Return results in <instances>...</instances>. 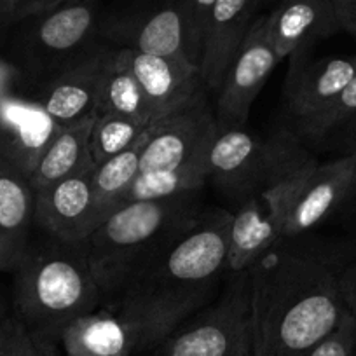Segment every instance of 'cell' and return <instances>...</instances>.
Listing matches in <instances>:
<instances>
[{"label": "cell", "mask_w": 356, "mask_h": 356, "mask_svg": "<svg viewBox=\"0 0 356 356\" xmlns=\"http://www.w3.org/2000/svg\"><path fill=\"white\" fill-rule=\"evenodd\" d=\"M6 316H8V313H6V307L0 304V320H2V318H6Z\"/></svg>", "instance_id": "36"}, {"label": "cell", "mask_w": 356, "mask_h": 356, "mask_svg": "<svg viewBox=\"0 0 356 356\" xmlns=\"http://www.w3.org/2000/svg\"><path fill=\"white\" fill-rule=\"evenodd\" d=\"M67 0H2L0 2V25L25 22L39 16Z\"/></svg>", "instance_id": "31"}, {"label": "cell", "mask_w": 356, "mask_h": 356, "mask_svg": "<svg viewBox=\"0 0 356 356\" xmlns=\"http://www.w3.org/2000/svg\"><path fill=\"white\" fill-rule=\"evenodd\" d=\"M147 131L140 142L129 147L124 152L111 157L105 163L95 166L93 171V191L97 201L98 220L102 222L119 208L122 196L140 173V157H142L143 143Z\"/></svg>", "instance_id": "24"}, {"label": "cell", "mask_w": 356, "mask_h": 356, "mask_svg": "<svg viewBox=\"0 0 356 356\" xmlns=\"http://www.w3.org/2000/svg\"><path fill=\"white\" fill-rule=\"evenodd\" d=\"M0 304H2V306H4V302H2V299H0Z\"/></svg>", "instance_id": "38"}, {"label": "cell", "mask_w": 356, "mask_h": 356, "mask_svg": "<svg viewBox=\"0 0 356 356\" xmlns=\"http://www.w3.org/2000/svg\"><path fill=\"white\" fill-rule=\"evenodd\" d=\"M35 193L29 178L0 161V273H15L35 224Z\"/></svg>", "instance_id": "21"}, {"label": "cell", "mask_w": 356, "mask_h": 356, "mask_svg": "<svg viewBox=\"0 0 356 356\" xmlns=\"http://www.w3.org/2000/svg\"><path fill=\"white\" fill-rule=\"evenodd\" d=\"M356 72L355 56L307 60L306 53L290 56L283 102L290 128L304 140L316 119L334 104Z\"/></svg>", "instance_id": "12"}, {"label": "cell", "mask_w": 356, "mask_h": 356, "mask_svg": "<svg viewBox=\"0 0 356 356\" xmlns=\"http://www.w3.org/2000/svg\"><path fill=\"white\" fill-rule=\"evenodd\" d=\"M217 135L215 108H211L204 88L182 107L149 126L140 173L207 163Z\"/></svg>", "instance_id": "10"}, {"label": "cell", "mask_w": 356, "mask_h": 356, "mask_svg": "<svg viewBox=\"0 0 356 356\" xmlns=\"http://www.w3.org/2000/svg\"><path fill=\"white\" fill-rule=\"evenodd\" d=\"M280 61L267 32V15H259L232 58L217 91L215 119L218 131L248 126L253 102Z\"/></svg>", "instance_id": "11"}, {"label": "cell", "mask_w": 356, "mask_h": 356, "mask_svg": "<svg viewBox=\"0 0 356 356\" xmlns=\"http://www.w3.org/2000/svg\"><path fill=\"white\" fill-rule=\"evenodd\" d=\"M16 75L18 74H16L15 65L8 63V61L0 58V102L11 93V88L16 81Z\"/></svg>", "instance_id": "35"}, {"label": "cell", "mask_w": 356, "mask_h": 356, "mask_svg": "<svg viewBox=\"0 0 356 356\" xmlns=\"http://www.w3.org/2000/svg\"><path fill=\"white\" fill-rule=\"evenodd\" d=\"M203 304L122 292L75 320L61 335L67 356H135L152 353Z\"/></svg>", "instance_id": "4"}, {"label": "cell", "mask_w": 356, "mask_h": 356, "mask_svg": "<svg viewBox=\"0 0 356 356\" xmlns=\"http://www.w3.org/2000/svg\"><path fill=\"white\" fill-rule=\"evenodd\" d=\"M102 13L95 0H67L33 16L25 35V60L40 84L102 42Z\"/></svg>", "instance_id": "8"}, {"label": "cell", "mask_w": 356, "mask_h": 356, "mask_svg": "<svg viewBox=\"0 0 356 356\" xmlns=\"http://www.w3.org/2000/svg\"><path fill=\"white\" fill-rule=\"evenodd\" d=\"M356 156H337L327 163H318L307 177L297 203L290 213L282 238H300L327 220L355 197Z\"/></svg>", "instance_id": "15"}, {"label": "cell", "mask_w": 356, "mask_h": 356, "mask_svg": "<svg viewBox=\"0 0 356 356\" xmlns=\"http://www.w3.org/2000/svg\"><path fill=\"white\" fill-rule=\"evenodd\" d=\"M353 154H355V156H356V150H355V152H353ZM355 197H356V193H355ZM355 197H353V200H355Z\"/></svg>", "instance_id": "37"}, {"label": "cell", "mask_w": 356, "mask_h": 356, "mask_svg": "<svg viewBox=\"0 0 356 356\" xmlns=\"http://www.w3.org/2000/svg\"><path fill=\"white\" fill-rule=\"evenodd\" d=\"M232 220L234 215L231 210H204L124 292L208 304L218 278L227 271Z\"/></svg>", "instance_id": "5"}, {"label": "cell", "mask_w": 356, "mask_h": 356, "mask_svg": "<svg viewBox=\"0 0 356 356\" xmlns=\"http://www.w3.org/2000/svg\"><path fill=\"white\" fill-rule=\"evenodd\" d=\"M297 138L289 128L257 136L248 128L218 131L208 154V182L238 208Z\"/></svg>", "instance_id": "9"}, {"label": "cell", "mask_w": 356, "mask_h": 356, "mask_svg": "<svg viewBox=\"0 0 356 356\" xmlns=\"http://www.w3.org/2000/svg\"><path fill=\"white\" fill-rule=\"evenodd\" d=\"M356 112V72L351 77V81L346 84V88L342 89L341 95L334 100V104L316 119L313 126H311L309 131L306 133L304 140H309V142L316 143L323 138L325 135H328L330 131H334L335 128L342 124L348 118H351Z\"/></svg>", "instance_id": "28"}, {"label": "cell", "mask_w": 356, "mask_h": 356, "mask_svg": "<svg viewBox=\"0 0 356 356\" xmlns=\"http://www.w3.org/2000/svg\"><path fill=\"white\" fill-rule=\"evenodd\" d=\"M337 262V275H339V285H341L342 297H344L348 309L355 314L356 318V250L342 259V262Z\"/></svg>", "instance_id": "32"}, {"label": "cell", "mask_w": 356, "mask_h": 356, "mask_svg": "<svg viewBox=\"0 0 356 356\" xmlns=\"http://www.w3.org/2000/svg\"><path fill=\"white\" fill-rule=\"evenodd\" d=\"M98 114H118L136 119L147 126L156 122L142 86L126 61L124 49L111 46L102 79Z\"/></svg>", "instance_id": "23"}, {"label": "cell", "mask_w": 356, "mask_h": 356, "mask_svg": "<svg viewBox=\"0 0 356 356\" xmlns=\"http://www.w3.org/2000/svg\"><path fill=\"white\" fill-rule=\"evenodd\" d=\"M306 356H356V318L351 311Z\"/></svg>", "instance_id": "29"}, {"label": "cell", "mask_w": 356, "mask_h": 356, "mask_svg": "<svg viewBox=\"0 0 356 356\" xmlns=\"http://www.w3.org/2000/svg\"><path fill=\"white\" fill-rule=\"evenodd\" d=\"M108 49L111 44L102 40L81 60L40 84L35 100L60 126L97 115Z\"/></svg>", "instance_id": "16"}, {"label": "cell", "mask_w": 356, "mask_h": 356, "mask_svg": "<svg viewBox=\"0 0 356 356\" xmlns=\"http://www.w3.org/2000/svg\"><path fill=\"white\" fill-rule=\"evenodd\" d=\"M100 37L114 47L191 61L186 23L177 0H161L157 4L102 18Z\"/></svg>", "instance_id": "13"}, {"label": "cell", "mask_w": 356, "mask_h": 356, "mask_svg": "<svg viewBox=\"0 0 356 356\" xmlns=\"http://www.w3.org/2000/svg\"><path fill=\"white\" fill-rule=\"evenodd\" d=\"M207 210L201 191L136 201L112 211L88 241L89 266L104 300L124 292Z\"/></svg>", "instance_id": "3"}, {"label": "cell", "mask_w": 356, "mask_h": 356, "mask_svg": "<svg viewBox=\"0 0 356 356\" xmlns=\"http://www.w3.org/2000/svg\"><path fill=\"white\" fill-rule=\"evenodd\" d=\"M149 126L118 114H98L89 133V156L95 166L124 152L142 140Z\"/></svg>", "instance_id": "26"}, {"label": "cell", "mask_w": 356, "mask_h": 356, "mask_svg": "<svg viewBox=\"0 0 356 356\" xmlns=\"http://www.w3.org/2000/svg\"><path fill=\"white\" fill-rule=\"evenodd\" d=\"M316 143H328L334 149H337L339 156H348L356 150V112L351 118L346 119L339 128L325 135L320 142Z\"/></svg>", "instance_id": "33"}, {"label": "cell", "mask_w": 356, "mask_h": 356, "mask_svg": "<svg viewBox=\"0 0 356 356\" xmlns=\"http://www.w3.org/2000/svg\"><path fill=\"white\" fill-rule=\"evenodd\" d=\"M104 302L88 257V241L49 238L30 243L15 269L13 307L37 348L53 356L63 332Z\"/></svg>", "instance_id": "2"}, {"label": "cell", "mask_w": 356, "mask_h": 356, "mask_svg": "<svg viewBox=\"0 0 356 356\" xmlns=\"http://www.w3.org/2000/svg\"><path fill=\"white\" fill-rule=\"evenodd\" d=\"M339 30L332 0H278L267 13V32L280 60L307 53Z\"/></svg>", "instance_id": "20"}, {"label": "cell", "mask_w": 356, "mask_h": 356, "mask_svg": "<svg viewBox=\"0 0 356 356\" xmlns=\"http://www.w3.org/2000/svg\"><path fill=\"white\" fill-rule=\"evenodd\" d=\"M318 161L297 136L282 159L234 208L227 271H245L253 259L283 236L300 191Z\"/></svg>", "instance_id": "6"}, {"label": "cell", "mask_w": 356, "mask_h": 356, "mask_svg": "<svg viewBox=\"0 0 356 356\" xmlns=\"http://www.w3.org/2000/svg\"><path fill=\"white\" fill-rule=\"evenodd\" d=\"M150 356H255L248 273H231L213 302L178 325Z\"/></svg>", "instance_id": "7"}, {"label": "cell", "mask_w": 356, "mask_h": 356, "mask_svg": "<svg viewBox=\"0 0 356 356\" xmlns=\"http://www.w3.org/2000/svg\"><path fill=\"white\" fill-rule=\"evenodd\" d=\"M60 129L35 98L9 93L0 102V161L30 178Z\"/></svg>", "instance_id": "17"}, {"label": "cell", "mask_w": 356, "mask_h": 356, "mask_svg": "<svg viewBox=\"0 0 356 356\" xmlns=\"http://www.w3.org/2000/svg\"><path fill=\"white\" fill-rule=\"evenodd\" d=\"M93 171L95 164L35 193L33 220L46 236L63 243H81L100 225Z\"/></svg>", "instance_id": "14"}, {"label": "cell", "mask_w": 356, "mask_h": 356, "mask_svg": "<svg viewBox=\"0 0 356 356\" xmlns=\"http://www.w3.org/2000/svg\"><path fill=\"white\" fill-rule=\"evenodd\" d=\"M0 2H2V0H0Z\"/></svg>", "instance_id": "39"}, {"label": "cell", "mask_w": 356, "mask_h": 356, "mask_svg": "<svg viewBox=\"0 0 356 356\" xmlns=\"http://www.w3.org/2000/svg\"><path fill=\"white\" fill-rule=\"evenodd\" d=\"M0 356H46L15 314L0 320Z\"/></svg>", "instance_id": "30"}, {"label": "cell", "mask_w": 356, "mask_h": 356, "mask_svg": "<svg viewBox=\"0 0 356 356\" xmlns=\"http://www.w3.org/2000/svg\"><path fill=\"white\" fill-rule=\"evenodd\" d=\"M208 182V161L207 163L191 164V166L175 168V170H159L138 173L129 189L122 196L121 204L136 203V201H157L178 194L203 191Z\"/></svg>", "instance_id": "25"}, {"label": "cell", "mask_w": 356, "mask_h": 356, "mask_svg": "<svg viewBox=\"0 0 356 356\" xmlns=\"http://www.w3.org/2000/svg\"><path fill=\"white\" fill-rule=\"evenodd\" d=\"M182 11L184 23H186V42L187 54L193 61L194 67L200 70L201 51H203L204 33H207L208 19H210L211 9L217 0H177Z\"/></svg>", "instance_id": "27"}, {"label": "cell", "mask_w": 356, "mask_h": 356, "mask_svg": "<svg viewBox=\"0 0 356 356\" xmlns=\"http://www.w3.org/2000/svg\"><path fill=\"white\" fill-rule=\"evenodd\" d=\"M262 0H217L211 9L200 60V75L217 93L224 75L238 53L250 26L257 19Z\"/></svg>", "instance_id": "19"}, {"label": "cell", "mask_w": 356, "mask_h": 356, "mask_svg": "<svg viewBox=\"0 0 356 356\" xmlns=\"http://www.w3.org/2000/svg\"><path fill=\"white\" fill-rule=\"evenodd\" d=\"M97 115L82 119L81 122H75L70 126H61L60 133L42 159L37 164L35 171L29 178L33 193H39L44 187L51 184L72 177L86 168L93 166V161L89 156V133L93 128V122Z\"/></svg>", "instance_id": "22"}, {"label": "cell", "mask_w": 356, "mask_h": 356, "mask_svg": "<svg viewBox=\"0 0 356 356\" xmlns=\"http://www.w3.org/2000/svg\"><path fill=\"white\" fill-rule=\"evenodd\" d=\"M341 30L356 37V0H332Z\"/></svg>", "instance_id": "34"}, {"label": "cell", "mask_w": 356, "mask_h": 356, "mask_svg": "<svg viewBox=\"0 0 356 356\" xmlns=\"http://www.w3.org/2000/svg\"><path fill=\"white\" fill-rule=\"evenodd\" d=\"M124 54L129 68L149 100L156 121L182 107L201 89L207 88L201 81L197 67L191 61L131 49H124Z\"/></svg>", "instance_id": "18"}, {"label": "cell", "mask_w": 356, "mask_h": 356, "mask_svg": "<svg viewBox=\"0 0 356 356\" xmlns=\"http://www.w3.org/2000/svg\"><path fill=\"white\" fill-rule=\"evenodd\" d=\"M246 273L255 356H306L349 311L335 257L309 236L280 238Z\"/></svg>", "instance_id": "1"}]
</instances>
